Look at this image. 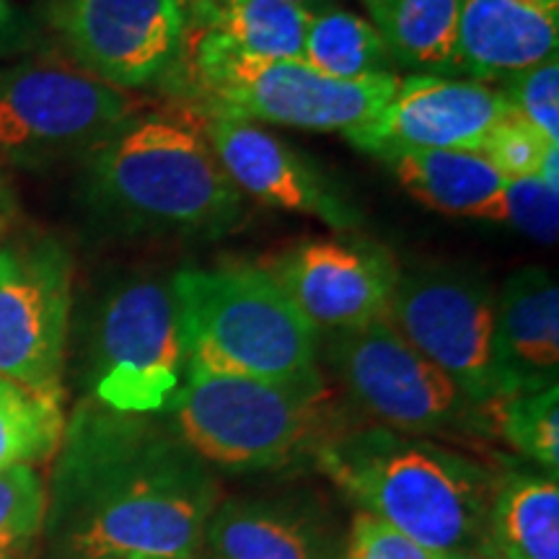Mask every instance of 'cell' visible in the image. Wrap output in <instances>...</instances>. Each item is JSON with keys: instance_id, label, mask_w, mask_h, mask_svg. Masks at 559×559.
<instances>
[{"instance_id": "obj_1", "label": "cell", "mask_w": 559, "mask_h": 559, "mask_svg": "<svg viewBox=\"0 0 559 559\" xmlns=\"http://www.w3.org/2000/svg\"><path fill=\"white\" fill-rule=\"evenodd\" d=\"M60 474L75 559H194L218 508L205 461L135 415H83Z\"/></svg>"}, {"instance_id": "obj_2", "label": "cell", "mask_w": 559, "mask_h": 559, "mask_svg": "<svg viewBox=\"0 0 559 559\" xmlns=\"http://www.w3.org/2000/svg\"><path fill=\"white\" fill-rule=\"evenodd\" d=\"M83 202L128 234L218 236L243 215V194L190 109L135 111L83 156Z\"/></svg>"}, {"instance_id": "obj_3", "label": "cell", "mask_w": 559, "mask_h": 559, "mask_svg": "<svg viewBox=\"0 0 559 559\" xmlns=\"http://www.w3.org/2000/svg\"><path fill=\"white\" fill-rule=\"evenodd\" d=\"M319 461L362 513L432 555L474 547L487 528L492 477L477 461L443 445L368 430L332 438Z\"/></svg>"}, {"instance_id": "obj_4", "label": "cell", "mask_w": 559, "mask_h": 559, "mask_svg": "<svg viewBox=\"0 0 559 559\" xmlns=\"http://www.w3.org/2000/svg\"><path fill=\"white\" fill-rule=\"evenodd\" d=\"M185 379L285 381L317 370L319 332L264 267L181 270L171 277Z\"/></svg>"}, {"instance_id": "obj_5", "label": "cell", "mask_w": 559, "mask_h": 559, "mask_svg": "<svg viewBox=\"0 0 559 559\" xmlns=\"http://www.w3.org/2000/svg\"><path fill=\"white\" fill-rule=\"evenodd\" d=\"M400 75L337 81L306 60L249 58L213 34L187 32L185 55L166 91L190 102L194 115L300 130L347 132L373 120Z\"/></svg>"}, {"instance_id": "obj_6", "label": "cell", "mask_w": 559, "mask_h": 559, "mask_svg": "<svg viewBox=\"0 0 559 559\" xmlns=\"http://www.w3.org/2000/svg\"><path fill=\"white\" fill-rule=\"evenodd\" d=\"M166 412L181 443L226 469H267L306 449H324L332 404L317 370L285 381L185 379Z\"/></svg>"}, {"instance_id": "obj_7", "label": "cell", "mask_w": 559, "mask_h": 559, "mask_svg": "<svg viewBox=\"0 0 559 559\" xmlns=\"http://www.w3.org/2000/svg\"><path fill=\"white\" fill-rule=\"evenodd\" d=\"M138 111L128 91L60 55L0 68V156L24 169L88 156Z\"/></svg>"}, {"instance_id": "obj_8", "label": "cell", "mask_w": 559, "mask_h": 559, "mask_svg": "<svg viewBox=\"0 0 559 559\" xmlns=\"http://www.w3.org/2000/svg\"><path fill=\"white\" fill-rule=\"evenodd\" d=\"M383 319L474 404L508 396L495 355L498 293L479 272L453 264L400 270Z\"/></svg>"}, {"instance_id": "obj_9", "label": "cell", "mask_w": 559, "mask_h": 559, "mask_svg": "<svg viewBox=\"0 0 559 559\" xmlns=\"http://www.w3.org/2000/svg\"><path fill=\"white\" fill-rule=\"evenodd\" d=\"M171 283L132 277L104 296L94 324V394L117 415H153L169 407L185 383Z\"/></svg>"}, {"instance_id": "obj_10", "label": "cell", "mask_w": 559, "mask_h": 559, "mask_svg": "<svg viewBox=\"0 0 559 559\" xmlns=\"http://www.w3.org/2000/svg\"><path fill=\"white\" fill-rule=\"evenodd\" d=\"M73 260L60 239L24 228L0 239V376L62 400Z\"/></svg>"}, {"instance_id": "obj_11", "label": "cell", "mask_w": 559, "mask_h": 559, "mask_svg": "<svg viewBox=\"0 0 559 559\" xmlns=\"http://www.w3.org/2000/svg\"><path fill=\"white\" fill-rule=\"evenodd\" d=\"M68 60L120 91L166 88L187 41L185 0H47Z\"/></svg>"}, {"instance_id": "obj_12", "label": "cell", "mask_w": 559, "mask_h": 559, "mask_svg": "<svg viewBox=\"0 0 559 559\" xmlns=\"http://www.w3.org/2000/svg\"><path fill=\"white\" fill-rule=\"evenodd\" d=\"M332 362L368 415L402 432H438L474 425V404L443 370L425 360L386 319L332 334Z\"/></svg>"}, {"instance_id": "obj_13", "label": "cell", "mask_w": 559, "mask_h": 559, "mask_svg": "<svg viewBox=\"0 0 559 559\" xmlns=\"http://www.w3.org/2000/svg\"><path fill=\"white\" fill-rule=\"evenodd\" d=\"M264 272L317 332H349L386 317L400 267L381 243L337 236L280 251Z\"/></svg>"}, {"instance_id": "obj_14", "label": "cell", "mask_w": 559, "mask_h": 559, "mask_svg": "<svg viewBox=\"0 0 559 559\" xmlns=\"http://www.w3.org/2000/svg\"><path fill=\"white\" fill-rule=\"evenodd\" d=\"M513 109L492 83L445 75H404L373 120L345 132L373 158L409 151H479L481 140Z\"/></svg>"}, {"instance_id": "obj_15", "label": "cell", "mask_w": 559, "mask_h": 559, "mask_svg": "<svg viewBox=\"0 0 559 559\" xmlns=\"http://www.w3.org/2000/svg\"><path fill=\"white\" fill-rule=\"evenodd\" d=\"M202 135L230 185L262 205L313 215L334 230H353L360 210L309 158L260 124L223 115H198Z\"/></svg>"}, {"instance_id": "obj_16", "label": "cell", "mask_w": 559, "mask_h": 559, "mask_svg": "<svg viewBox=\"0 0 559 559\" xmlns=\"http://www.w3.org/2000/svg\"><path fill=\"white\" fill-rule=\"evenodd\" d=\"M557 21L559 0H459V73L500 83L557 58Z\"/></svg>"}, {"instance_id": "obj_17", "label": "cell", "mask_w": 559, "mask_h": 559, "mask_svg": "<svg viewBox=\"0 0 559 559\" xmlns=\"http://www.w3.org/2000/svg\"><path fill=\"white\" fill-rule=\"evenodd\" d=\"M495 355L508 396L557 386L559 285L544 267H523L502 285Z\"/></svg>"}, {"instance_id": "obj_18", "label": "cell", "mask_w": 559, "mask_h": 559, "mask_svg": "<svg viewBox=\"0 0 559 559\" xmlns=\"http://www.w3.org/2000/svg\"><path fill=\"white\" fill-rule=\"evenodd\" d=\"M215 559H342L317 523L272 502H226L205 528Z\"/></svg>"}, {"instance_id": "obj_19", "label": "cell", "mask_w": 559, "mask_h": 559, "mask_svg": "<svg viewBox=\"0 0 559 559\" xmlns=\"http://www.w3.org/2000/svg\"><path fill=\"white\" fill-rule=\"evenodd\" d=\"M383 164L404 192L453 218L479 221L508 181L474 151H409L383 158Z\"/></svg>"}, {"instance_id": "obj_20", "label": "cell", "mask_w": 559, "mask_h": 559, "mask_svg": "<svg viewBox=\"0 0 559 559\" xmlns=\"http://www.w3.org/2000/svg\"><path fill=\"white\" fill-rule=\"evenodd\" d=\"M187 32L213 34L249 58L304 60L311 13L285 0H185Z\"/></svg>"}, {"instance_id": "obj_21", "label": "cell", "mask_w": 559, "mask_h": 559, "mask_svg": "<svg viewBox=\"0 0 559 559\" xmlns=\"http://www.w3.org/2000/svg\"><path fill=\"white\" fill-rule=\"evenodd\" d=\"M370 24L400 70L459 73V0H366Z\"/></svg>"}, {"instance_id": "obj_22", "label": "cell", "mask_w": 559, "mask_h": 559, "mask_svg": "<svg viewBox=\"0 0 559 559\" xmlns=\"http://www.w3.org/2000/svg\"><path fill=\"white\" fill-rule=\"evenodd\" d=\"M485 544L498 559H559L557 477H510L495 487Z\"/></svg>"}, {"instance_id": "obj_23", "label": "cell", "mask_w": 559, "mask_h": 559, "mask_svg": "<svg viewBox=\"0 0 559 559\" xmlns=\"http://www.w3.org/2000/svg\"><path fill=\"white\" fill-rule=\"evenodd\" d=\"M304 60L337 81H366L400 73L373 24L342 9L313 13L306 32Z\"/></svg>"}, {"instance_id": "obj_24", "label": "cell", "mask_w": 559, "mask_h": 559, "mask_svg": "<svg viewBox=\"0 0 559 559\" xmlns=\"http://www.w3.org/2000/svg\"><path fill=\"white\" fill-rule=\"evenodd\" d=\"M66 438L60 396H45L0 376V472L45 464Z\"/></svg>"}, {"instance_id": "obj_25", "label": "cell", "mask_w": 559, "mask_h": 559, "mask_svg": "<svg viewBox=\"0 0 559 559\" xmlns=\"http://www.w3.org/2000/svg\"><path fill=\"white\" fill-rule=\"evenodd\" d=\"M495 425L515 451L526 453L544 469L559 466V391L557 386L526 391L489 404Z\"/></svg>"}, {"instance_id": "obj_26", "label": "cell", "mask_w": 559, "mask_h": 559, "mask_svg": "<svg viewBox=\"0 0 559 559\" xmlns=\"http://www.w3.org/2000/svg\"><path fill=\"white\" fill-rule=\"evenodd\" d=\"M45 479L37 466L19 464L0 472V559H19L37 539L47 519Z\"/></svg>"}, {"instance_id": "obj_27", "label": "cell", "mask_w": 559, "mask_h": 559, "mask_svg": "<svg viewBox=\"0 0 559 559\" xmlns=\"http://www.w3.org/2000/svg\"><path fill=\"white\" fill-rule=\"evenodd\" d=\"M479 221L506 223L539 243H555L559 234V187L542 177L510 179Z\"/></svg>"}, {"instance_id": "obj_28", "label": "cell", "mask_w": 559, "mask_h": 559, "mask_svg": "<svg viewBox=\"0 0 559 559\" xmlns=\"http://www.w3.org/2000/svg\"><path fill=\"white\" fill-rule=\"evenodd\" d=\"M559 143H551V140L544 135L539 128H534L526 117H521L519 111L510 109L508 115H502L500 120L489 128L477 153H481V156L510 181L539 177L549 153H555Z\"/></svg>"}, {"instance_id": "obj_29", "label": "cell", "mask_w": 559, "mask_h": 559, "mask_svg": "<svg viewBox=\"0 0 559 559\" xmlns=\"http://www.w3.org/2000/svg\"><path fill=\"white\" fill-rule=\"evenodd\" d=\"M510 107L559 143V60L551 58L498 83Z\"/></svg>"}, {"instance_id": "obj_30", "label": "cell", "mask_w": 559, "mask_h": 559, "mask_svg": "<svg viewBox=\"0 0 559 559\" xmlns=\"http://www.w3.org/2000/svg\"><path fill=\"white\" fill-rule=\"evenodd\" d=\"M345 559H438V555L423 549L409 536L360 510L349 528Z\"/></svg>"}, {"instance_id": "obj_31", "label": "cell", "mask_w": 559, "mask_h": 559, "mask_svg": "<svg viewBox=\"0 0 559 559\" xmlns=\"http://www.w3.org/2000/svg\"><path fill=\"white\" fill-rule=\"evenodd\" d=\"M37 26L11 0H0V58L29 52L37 45Z\"/></svg>"}, {"instance_id": "obj_32", "label": "cell", "mask_w": 559, "mask_h": 559, "mask_svg": "<svg viewBox=\"0 0 559 559\" xmlns=\"http://www.w3.org/2000/svg\"><path fill=\"white\" fill-rule=\"evenodd\" d=\"M438 559H498V557H495L487 544L481 542V544H474V547L449 551V555H438Z\"/></svg>"}, {"instance_id": "obj_33", "label": "cell", "mask_w": 559, "mask_h": 559, "mask_svg": "<svg viewBox=\"0 0 559 559\" xmlns=\"http://www.w3.org/2000/svg\"><path fill=\"white\" fill-rule=\"evenodd\" d=\"M285 3H290V5H298V9H304V11H309L311 16L313 13H321V11H326L332 5V0H285Z\"/></svg>"}, {"instance_id": "obj_34", "label": "cell", "mask_w": 559, "mask_h": 559, "mask_svg": "<svg viewBox=\"0 0 559 559\" xmlns=\"http://www.w3.org/2000/svg\"><path fill=\"white\" fill-rule=\"evenodd\" d=\"M3 234H5V228H3V223H0V239H3Z\"/></svg>"}]
</instances>
